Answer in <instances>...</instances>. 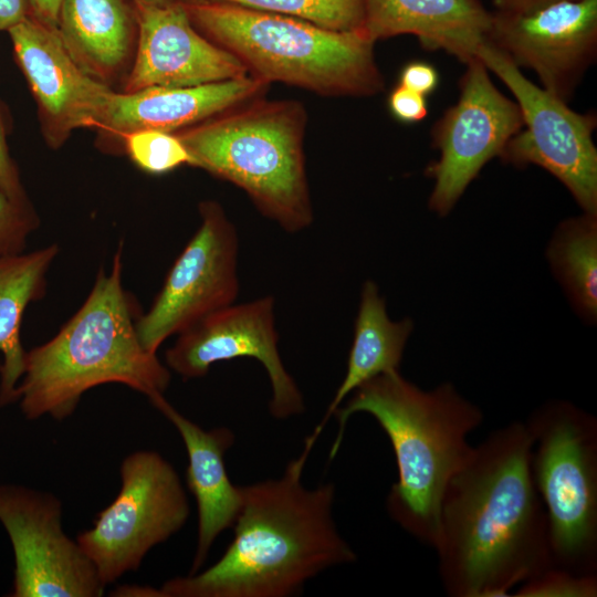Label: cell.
I'll return each mask as SVG.
<instances>
[{
    "mask_svg": "<svg viewBox=\"0 0 597 597\" xmlns=\"http://www.w3.org/2000/svg\"><path fill=\"white\" fill-rule=\"evenodd\" d=\"M522 421L491 432L450 479L436 547L451 597H504L552 566L544 506Z\"/></svg>",
    "mask_w": 597,
    "mask_h": 597,
    "instance_id": "1",
    "label": "cell"
},
{
    "mask_svg": "<svg viewBox=\"0 0 597 597\" xmlns=\"http://www.w3.org/2000/svg\"><path fill=\"white\" fill-rule=\"evenodd\" d=\"M311 450L282 476L241 486L234 536L210 567L174 577L165 597H289L333 566L356 561L333 517L335 485L307 489L302 473Z\"/></svg>",
    "mask_w": 597,
    "mask_h": 597,
    "instance_id": "2",
    "label": "cell"
},
{
    "mask_svg": "<svg viewBox=\"0 0 597 597\" xmlns=\"http://www.w3.org/2000/svg\"><path fill=\"white\" fill-rule=\"evenodd\" d=\"M350 395L333 415L338 432L329 461L350 416L374 417L391 443L398 471L386 499L387 512L407 533L434 548L443 493L473 450L468 436L482 423V411L451 383L423 390L399 370L376 376Z\"/></svg>",
    "mask_w": 597,
    "mask_h": 597,
    "instance_id": "3",
    "label": "cell"
},
{
    "mask_svg": "<svg viewBox=\"0 0 597 597\" xmlns=\"http://www.w3.org/2000/svg\"><path fill=\"white\" fill-rule=\"evenodd\" d=\"M122 276L121 242L77 312L50 341L27 352L17 400L27 419L63 420L86 391L104 384L125 385L151 404L165 397L170 369L140 344Z\"/></svg>",
    "mask_w": 597,
    "mask_h": 597,
    "instance_id": "4",
    "label": "cell"
},
{
    "mask_svg": "<svg viewBox=\"0 0 597 597\" xmlns=\"http://www.w3.org/2000/svg\"><path fill=\"white\" fill-rule=\"evenodd\" d=\"M191 24L233 54L248 74L323 96H371L384 90L374 45L363 29L333 31L239 4L182 1Z\"/></svg>",
    "mask_w": 597,
    "mask_h": 597,
    "instance_id": "5",
    "label": "cell"
},
{
    "mask_svg": "<svg viewBox=\"0 0 597 597\" xmlns=\"http://www.w3.org/2000/svg\"><path fill=\"white\" fill-rule=\"evenodd\" d=\"M307 113L295 100L262 97L178 130L189 166L241 189L258 211L290 233L307 229L314 212L304 137Z\"/></svg>",
    "mask_w": 597,
    "mask_h": 597,
    "instance_id": "6",
    "label": "cell"
},
{
    "mask_svg": "<svg viewBox=\"0 0 597 597\" xmlns=\"http://www.w3.org/2000/svg\"><path fill=\"white\" fill-rule=\"evenodd\" d=\"M525 423L552 566L597 575V419L555 399L536 408Z\"/></svg>",
    "mask_w": 597,
    "mask_h": 597,
    "instance_id": "7",
    "label": "cell"
},
{
    "mask_svg": "<svg viewBox=\"0 0 597 597\" xmlns=\"http://www.w3.org/2000/svg\"><path fill=\"white\" fill-rule=\"evenodd\" d=\"M119 469L117 496L76 537L105 586L136 570L154 546L182 528L190 513L180 478L160 453L134 451Z\"/></svg>",
    "mask_w": 597,
    "mask_h": 597,
    "instance_id": "8",
    "label": "cell"
},
{
    "mask_svg": "<svg viewBox=\"0 0 597 597\" xmlns=\"http://www.w3.org/2000/svg\"><path fill=\"white\" fill-rule=\"evenodd\" d=\"M476 56L512 92L523 118V128L506 144L502 160L544 168L568 189L584 212L597 214L596 116L570 109L565 101L532 83L486 41Z\"/></svg>",
    "mask_w": 597,
    "mask_h": 597,
    "instance_id": "9",
    "label": "cell"
},
{
    "mask_svg": "<svg viewBox=\"0 0 597 597\" xmlns=\"http://www.w3.org/2000/svg\"><path fill=\"white\" fill-rule=\"evenodd\" d=\"M200 224L171 265L149 310L136 321L143 347L161 344L205 316L233 304L239 294L237 229L216 201L199 207Z\"/></svg>",
    "mask_w": 597,
    "mask_h": 597,
    "instance_id": "10",
    "label": "cell"
},
{
    "mask_svg": "<svg viewBox=\"0 0 597 597\" xmlns=\"http://www.w3.org/2000/svg\"><path fill=\"white\" fill-rule=\"evenodd\" d=\"M522 128L516 102L494 86L478 56L469 61L458 102L432 129V145L440 156L426 170L434 180L429 208L441 217L448 214L482 167L501 156Z\"/></svg>",
    "mask_w": 597,
    "mask_h": 597,
    "instance_id": "11",
    "label": "cell"
},
{
    "mask_svg": "<svg viewBox=\"0 0 597 597\" xmlns=\"http://www.w3.org/2000/svg\"><path fill=\"white\" fill-rule=\"evenodd\" d=\"M0 522L9 535L14 572L12 597H100L105 585L62 527V503L53 494L0 484Z\"/></svg>",
    "mask_w": 597,
    "mask_h": 597,
    "instance_id": "12",
    "label": "cell"
},
{
    "mask_svg": "<svg viewBox=\"0 0 597 597\" xmlns=\"http://www.w3.org/2000/svg\"><path fill=\"white\" fill-rule=\"evenodd\" d=\"M272 296L231 304L199 320L177 335L165 354L166 366L184 379L200 378L220 362L239 357L256 359L270 384L269 410L287 419L304 410V399L281 358Z\"/></svg>",
    "mask_w": 597,
    "mask_h": 597,
    "instance_id": "13",
    "label": "cell"
},
{
    "mask_svg": "<svg viewBox=\"0 0 597 597\" xmlns=\"http://www.w3.org/2000/svg\"><path fill=\"white\" fill-rule=\"evenodd\" d=\"M486 42L545 91L569 100L597 52V0L553 3L527 13L493 11Z\"/></svg>",
    "mask_w": 597,
    "mask_h": 597,
    "instance_id": "14",
    "label": "cell"
},
{
    "mask_svg": "<svg viewBox=\"0 0 597 597\" xmlns=\"http://www.w3.org/2000/svg\"><path fill=\"white\" fill-rule=\"evenodd\" d=\"M8 32L50 145L59 147L76 128L100 127L114 91L75 63L56 29L29 15Z\"/></svg>",
    "mask_w": 597,
    "mask_h": 597,
    "instance_id": "15",
    "label": "cell"
},
{
    "mask_svg": "<svg viewBox=\"0 0 597 597\" xmlns=\"http://www.w3.org/2000/svg\"><path fill=\"white\" fill-rule=\"evenodd\" d=\"M133 4L138 43L125 93L150 86H197L248 75L233 54L191 24L182 1L166 7Z\"/></svg>",
    "mask_w": 597,
    "mask_h": 597,
    "instance_id": "16",
    "label": "cell"
},
{
    "mask_svg": "<svg viewBox=\"0 0 597 597\" xmlns=\"http://www.w3.org/2000/svg\"><path fill=\"white\" fill-rule=\"evenodd\" d=\"M268 83L250 74L197 86L114 92L100 128L125 137L145 129L178 132L264 96Z\"/></svg>",
    "mask_w": 597,
    "mask_h": 597,
    "instance_id": "17",
    "label": "cell"
},
{
    "mask_svg": "<svg viewBox=\"0 0 597 597\" xmlns=\"http://www.w3.org/2000/svg\"><path fill=\"white\" fill-rule=\"evenodd\" d=\"M177 429L188 455L186 481L198 510V536L189 574L203 566L217 537L232 527L242 504V489L227 472L224 454L234 443V433L218 427L205 430L176 410L166 398L153 402Z\"/></svg>",
    "mask_w": 597,
    "mask_h": 597,
    "instance_id": "18",
    "label": "cell"
},
{
    "mask_svg": "<svg viewBox=\"0 0 597 597\" xmlns=\"http://www.w3.org/2000/svg\"><path fill=\"white\" fill-rule=\"evenodd\" d=\"M363 30L378 40L411 34L467 64L485 41L492 12L480 0H364Z\"/></svg>",
    "mask_w": 597,
    "mask_h": 597,
    "instance_id": "19",
    "label": "cell"
},
{
    "mask_svg": "<svg viewBox=\"0 0 597 597\" xmlns=\"http://www.w3.org/2000/svg\"><path fill=\"white\" fill-rule=\"evenodd\" d=\"M57 34L75 63L104 83L125 65L137 34L129 0H61Z\"/></svg>",
    "mask_w": 597,
    "mask_h": 597,
    "instance_id": "20",
    "label": "cell"
},
{
    "mask_svg": "<svg viewBox=\"0 0 597 597\" xmlns=\"http://www.w3.org/2000/svg\"><path fill=\"white\" fill-rule=\"evenodd\" d=\"M412 329L410 318L399 322L389 318L385 300L374 281L363 284L345 377L323 419L305 440V448L312 450L335 410L358 386L381 374L399 370Z\"/></svg>",
    "mask_w": 597,
    "mask_h": 597,
    "instance_id": "21",
    "label": "cell"
},
{
    "mask_svg": "<svg viewBox=\"0 0 597 597\" xmlns=\"http://www.w3.org/2000/svg\"><path fill=\"white\" fill-rule=\"evenodd\" d=\"M59 254V245L0 256V407L18 400V386L24 373L25 354L21 342L24 311L40 300L46 274Z\"/></svg>",
    "mask_w": 597,
    "mask_h": 597,
    "instance_id": "22",
    "label": "cell"
},
{
    "mask_svg": "<svg viewBox=\"0 0 597 597\" xmlns=\"http://www.w3.org/2000/svg\"><path fill=\"white\" fill-rule=\"evenodd\" d=\"M548 263L576 314L587 324L597 320V214L562 221L546 251Z\"/></svg>",
    "mask_w": 597,
    "mask_h": 597,
    "instance_id": "23",
    "label": "cell"
},
{
    "mask_svg": "<svg viewBox=\"0 0 597 597\" xmlns=\"http://www.w3.org/2000/svg\"><path fill=\"white\" fill-rule=\"evenodd\" d=\"M185 1V0H182ZM289 15L333 31L363 29L364 0H211Z\"/></svg>",
    "mask_w": 597,
    "mask_h": 597,
    "instance_id": "24",
    "label": "cell"
},
{
    "mask_svg": "<svg viewBox=\"0 0 597 597\" xmlns=\"http://www.w3.org/2000/svg\"><path fill=\"white\" fill-rule=\"evenodd\" d=\"M125 144L130 159L148 174H166L190 163L188 151L172 133L137 130L125 136Z\"/></svg>",
    "mask_w": 597,
    "mask_h": 597,
    "instance_id": "25",
    "label": "cell"
},
{
    "mask_svg": "<svg viewBox=\"0 0 597 597\" xmlns=\"http://www.w3.org/2000/svg\"><path fill=\"white\" fill-rule=\"evenodd\" d=\"M517 597H595L597 575H582L549 566L517 586Z\"/></svg>",
    "mask_w": 597,
    "mask_h": 597,
    "instance_id": "26",
    "label": "cell"
},
{
    "mask_svg": "<svg viewBox=\"0 0 597 597\" xmlns=\"http://www.w3.org/2000/svg\"><path fill=\"white\" fill-rule=\"evenodd\" d=\"M38 226L30 203L15 202L0 190V256L24 252L28 238Z\"/></svg>",
    "mask_w": 597,
    "mask_h": 597,
    "instance_id": "27",
    "label": "cell"
},
{
    "mask_svg": "<svg viewBox=\"0 0 597 597\" xmlns=\"http://www.w3.org/2000/svg\"><path fill=\"white\" fill-rule=\"evenodd\" d=\"M388 107L397 121L407 124L421 122L428 115L426 96L400 84L390 92Z\"/></svg>",
    "mask_w": 597,
    "mask_h": 597,
    "instance_id": "28",
    "label": "cell"
},
{
    "mask_svg": "<svg viewBox=\"0 0 597 597\" xmlns=\"http://www.w3.org/2000/svg\"><path fill=\"white\" fill-rule=\"evenodd\" d=\"M399 84L427 96L438 87L439 74L432 64L423 61H412L401 69Z\"/></svg>",
    "mask_w": 597,
    "mask_h": 597,
    "instance_id": "29",
    "label": "cell"
},
{
    "mask_svg": "<svg viewBox=\"0 0 597 597\" xmlns=\"http://www.w3.org/2000/svg\"><path fill=\"white\" fill-rule=\"evenodd\" d=\"M0 190L11 200L29 203L15 165L9 156L4 132L0 123Z\"/></svg>",
    "mask_w": 597,
    "mask_h": 597,
    "instance_id": "30",
    "label": "cell"
},
{
    "mask_svg": "<svg viewBox=\"0 0 597 597\" xmlns=\"http://www.w3.org/2000/svg\"><path fill=\"white\" fill-rule=\"evenodd\" d=\"M29 15L28 0H0V31H9Z\"/></svg>",
    "mask_w": 597,
    "mask_h": 597,
    "instance_id": "31",
    "label": "cell"
},
{
    "mask_svg": "<svg viewBox=\"0 0 597 597\" xmlns=\"http://www.w3.org/2000/svg\"><path fill=\"white\" fill-rule=\"evenodd\" d=\"M562 1L572 0H492V3L499 12L527 13Z\"/></svg>",
    "mask_w": 597,
    "mask_h": 597,
    "instance_id": "32",
    "label": "cell"
},
{
    "mask_svg": "<svg viewBox=\"0 0 597 597\" xmlns=\"http://www.w3.org/2000/svg\"><path fill=\"white\" fill-rule=\"evenodd\" d=\"M30 15L41 23L56 29L61 0H28Z\"/></svg>",
    "mask_w": 597,
    "mask_h": 597,
    "instance_id": "33",
    "label": "cell"
},
{
    "mask_svg": "<svg viewBox=\"0 0 597 597\" xmlns=\"http://www.w3.org/2000/svg\"><path fill=\"white\" fill-rule=\"evenodd\" d=\"M113 596H146V597H165L161 589H156L149 586H122L113 591Z\"/></svg>",
    "mask_w": 597,
    "mask_h": 597,
    "instance_id": "34",
    "label": "cell"
},
{
    "mask_svg": "<svg viewBox=\"0 0 597 597\" xmlns=\"http://www.w3.org/2000/svg\"><path fill=\"white\" fill-rule=\"evenodd\" d=\"M133 3H139V4H148V6H158V7H166L174 4L176 2H180L182 0H129Z\"/></svg>",
    "mask_w": 597,
    "mask_h": 597,
    "instance_id": "35",
    "label": "cell"
}]
</instances>
